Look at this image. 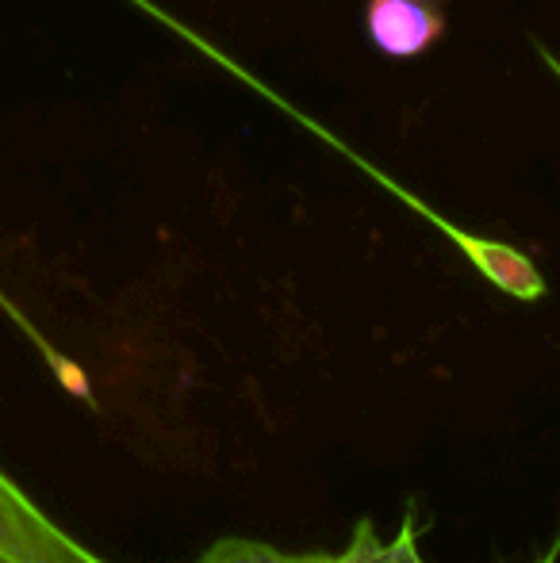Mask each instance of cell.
Wrapping results in <instances>:
<instances>
[{
    "instance_id": "cell-2",
    "label": "cell",
    "mask_w": 560,
    "mask_h": 563,
    "mask_svg": "<svg viewBox=\"0 0 560 563\" xmlns=\"http://www.w3.org/2000/svg\"><path fill=\"white\" fill-rule=\"evenodd\" d=\"M365 35L388 58H419L446 35V0H369Z\"/></svg>"
},
{
    "instance_id": "cell-1",
    "label": "cell",
    "mask_w": 560,
    "mask_h": 563,
    "mask_svg": "<svg viewBox=\"0 0 560 563\" xmlns=\"http://www.w3.org/2000/svg\"><path fill=\"white\" fill-rule=\"evenodd\" d=\"M193 563H430V560L419 549V514H415V506H407L404 521H399V529L392 537H384L373 518H361L353 526L345 549L338 552H284L270 541L219 537Z\"/></svg>"
}]
</instances>
